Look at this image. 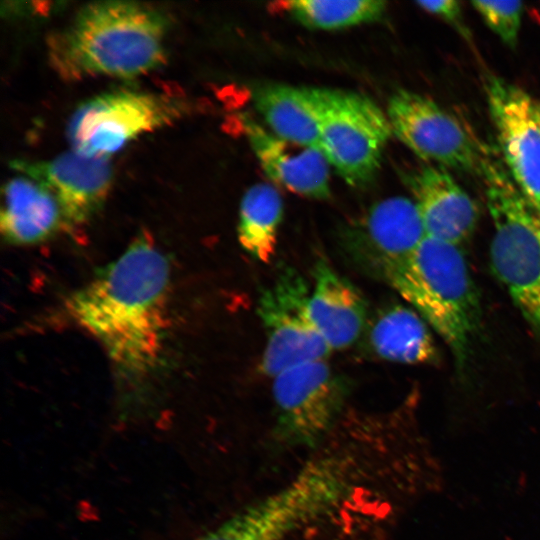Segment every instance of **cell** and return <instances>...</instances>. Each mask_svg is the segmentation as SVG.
I'll use <instances>...</instances> for the list:
<instances>
[{
	"instance_id": "1",
	"label": "cell",
	"mask_w": 540,
	"mask_h": 540,
	"mask_svg": "<svg viewBox=\"0 0 540 540\" xmlns=\"http://www.w3.org/2000/svg\"><path fill=\"white\" fill-rule=\"evenodd\" d=\"M170 265L146 237L133 241L65 300L69 318L102 345L115 371L141 384L158 368L168 328Z\"/></svg>"
},
{
	"instance_id": "2",
	"label": "cell",
	"mask_w": 540,
	"mask_h": 540,
	"mask_svg": "<svg viewBox=\"0 0 540 540\" xmlns=\"http://www.w3.org/2000/svg\"><path fill=\"white\" fill-rule=\"evenodd\" d=\"M167 18L151 5L89 3L48 44L50 63L63 78H133L165 59Z\"/></svg>"
},
{
	"instance_id": "3",
	"label": "cell",
	"mask_w": 540,
	"mask_h": 540,
	"mask_svg": "<svg viewBox=\"0 0 540 540\" xmlns=\"http://www.w3.org/2000/svg\"><path fill=\"white\" fill-rule=\"evenodd\" d=\"M391 285L462 366L480 321L477 289L459 245L426 236Z\"/></svg>"
},
{
	"instance_id": "4",
	"label": "cell",
	"mask_w": 540,
	"mask_h": 540,
	"mask_svg": "<svg viewBox=\"0 0 540 540\" xmlns=\"http://www.w3.org/2000/svg\"><path fill=\"white\" fill-rule=\"evenodd\" d=\"M481 174L493 227L491 266L524 319L540 333V213L498 161L485 157Z\"/></svg>"
},
{
	"instance_id": "5",
	"label": "cell",
	"mask_w": 540,
	"mask_h": 540,
	"mask_svg": "<svg viewBox=\"0 0 540 540\" xmlns=\"http://www.w3.org/2000/svg\"><path fill=\"white\" fill-rule=\"evenodd\" d=\"M353 483V464L347 457H318L284 487L245 507L198 540H284L334 510L350 494Z\"/></svg>"
},
{
	"instance_id": "6",
	"label": "cell",
	"mask_w": 540,
	"mask_h": 540,
	"mask_svg": "<svg viewBox=\"0 0 540 540\" xmlns=\"http://www.w3.org/2000/svg\"><path fill=\"white\" fill-rule=\"evenodd\" d=\"M319 120V149L353 187L369 184L392 135L387 115L369 97L338 89L313 88Z\"/></svg>"
},
{
	"instance_id": "7",
	"label": "cell",
	"mask_w": 540,
	"mask_h": 540,
	"mask_svg": "<svg viewBox=\"0 0 540 540\" xmlns=\"http://www.w3.org/2000/svg\"><path fill=\"white\" fill-rule=\"evenodd\" d=\"M184 101L138 90H116L88 99L67 128L72 150L90 158H108L143 133L184 115Z\"/></svg>"
},
{
	"instance_id": "8",
	"label": "cell",
	"mask_w": 540,
	"mask_h": 540,
	"mask_svg": "<svg viewBox=\"0 0 540 540\" xmlns=\"http://www.w3.org/2000/svg\"><path fill=\"white\" fill-rule=\"evenodd\" d=\"M309 299L306 281L291 267L282 268L261 292L257 313L266 334L263 374L274 378L293 366L325 360L332 351L312 320Z\"/></svg>"
},
{
	"instance_id": "9",
	"label": "cell",
	"mask_w": 540,
	"mask_h": 540,
	"mask_svg": "<svg viewBox=\"0 0 540 540\" xmlns=\"http://www.w3.org/2000/svg\"><path fill=\"white\" fill-rule=\"evenodd\" d=\"M350 384L325 360L293 366L273 378L276 429L283 440L312 446L340 415Z\"/></svg>"
},
{
	"instance_id": "10",
	"label": "cell",
	"mask_w": 540,
	"mask_h": 540,
	"mask_svg": "<svg viewBox=\"0 0 540 540\" xmlns=\"http://www.w3.org/2000/svg\"><path fill=\"white\" fill-rule=\"evenodd\" d=\"M426 236L415 202L396 196L374 204L344 233L342 247L361 272L389 284Z\"/></svg>"
},
{
	"instance_id": "11",
	"label": "cell",
	"mask_w": 540,
	"mask_h": 540,
	"mask_svg": "<svg viewBox=\"0 0 540 540\" xmlns=\"http://www.w3.org/2000/svg\"><path fill=\"white\" fill-rule=\"evenodd\" d=\"M394 134L419 158L465 172L482 170L484 158L462 124L432 99L399 89L386 112Z\"/></svg>"
},
{
	"instance_id": "12",
	"label": "cell",
	"mask_w": 540,
	"mask_h": 540,
	"mask_svg": "<svg viewBox=\"0 0 540 540\" xmlns=\"http://www.w3.org/2000/svg\"><path fill=\"white\" fill-rule=\"evenodd\" d=\"M486 91L505 167L540 213V121L536 99L497 77L488 80Z\"/></svg>"
},
{
	"instance_id": "13",
	"label": "cell",
	"mask_w": 540,
	"mask_h": 540,
	"mask_svg": "<svg viewBox=\"0 0 540 540\" xmlns=\"http://www.w3.org/2000/svg\"><path fill=\"white\" fill-rule=\"evenodd\" d=\"M10 165L53 194L67 227L84 224L97 212L112 181L108 158H90L73 150L47 161L14 160Z\"/></svg>"
},
{
	"instance_id": "14",
	"label": "cell",
	"mask_w": 540,
	"mask_h": 540,
	"mask_svg": "<svg viewBox=\"0 0 540 540\" xmlns=\"http://www.w3.org/2000/svg\"><path fill=\"white\" fill-rule=\"evenodd\" d=\"M406 181L428 236L459 246L470 237L476 205L446 168L425 164L408 173Z\"/></svg>"
},
{
	"instance_id": "15",
	"label": "cell",
	"mask_w": 540,
	"mask_h": 540,
	"mask_svg": "<svg viewBox=\"0 0 540 540\" xmlns=\"http://www.w3.org/2000/svg\"><path fill=\"white\" fill-rule=\"evenodd\" d=\"M243 124L259 163L274 182L309 198L330 196V165L319 149L281 139L248 117Z\"/></svg>"
},
{
	"instance_id": "16",
	"label": "cell",
	"mask_w": 540,
	"mask_h": 540,
	"mask_svg": "<svg viewBox=\"0 0 540 540\" xmlns=\"http://www.w3.org/2000/svg\"><path fill=\"white\" fill-rule=\"evenodd\" d=\"M313 275L315 282L309 299L312 320L331 350L347 348L366 326L365 299L323 259L316 262Z\"/></svg>"
},
{
	"instance_id": "17",
	"label": "cell",
	"mask_w": 540,
	"mask_h": 540,
	"mask_svg": "<svg viewBox=\"0 0 540 540\" xmlns=\"http://www.w3.org/2000/svg\"><path fill=\"white\" fill-rule=\"evenodd\" d=\"M0 226L10 243L28 245L48 239L65 222L53 194L39 182L20 175L4 185Z\"/></svg>"
},
{
	"instance_id": "18",
	"label": "cell",
	"mask_w": 540,
	"mask_h": 540,
	"mask_svg": "<svg viewBox=\"0 0 540 540\" xmlns=\"http://www.w3.org/2000/svg\"><path fill=\"white\" fill-rule=\"evenodd\" d=\"M428 323L413 308L389 304L372 319L367 346L377 358L404 364H436L439 353Z\"/></svg>"
},
{
	"instance_id": "19",
	"label": "cell",
	"mask_w": 540,
	"mask_h": 540,
	"mask_svg": "<svg viewBox=\"0 0 540 540\" xmlns=\"http://www.w3.org/2000/svg\"><path fill=\"white\" fill-rule=\"evenodd\" d=\"M253 102L274 135L319 149L320 129L313 88L267 84L254 91Z\"/></svg>"
},
{
	"instance_id": "20",
	"label": "cell",
	"mask_w": 540,
	"mask_h": 540,
	"mask_svg": "<svg viewBox=\"0 0 540 540\" xmlns=\"http://www.w3.org/2000/svg\"><path fill=\"white\" fill-rule=\"evenodd\" d=\"M283 217V201L269 184L251 186L240 203L238 241L253 259L268 263L276 249L278 229Z\"/></svg>"
},
{
	"instance_id": "21",
	"label": "cell",
	"mask_w": 540,
	"mask_h": 540,
	"mask_svg": "<svg viewBox=\"0 0 540 540\" xmlns=\"http://www.w3.org/2000/svg\"><path fill=\"white\" fill-rule=\"evenodd\" d=\"M287 9L308 28L334 30L378 20L386 10V2L295 0L287 3Z\"/></svg>"
},
{
	"instance_id": "22",
	"label": "cell",
	"mask_w": 540,
	"mask_h": 540,
	"mask_svg": "<svg viewBox=\"0 0 540 540\" xmlns=\"http://www.w3.org/2000/svg\"><path fill=\"white\" fill-rule=\"evenodd\" d=\"M471 5L507 46H516L524 12L521 1H472Z\"/></svg>"
},
{
	"instance_id": "23",
	"label": "cell",
	"mask_w": 540,
	"mask_h": 540,
	"mask_svg": "<svg viewBox=\"0 0 540 540\" xmlns=\"http://www.w3.org/2000/svg\"><path fill=\"white\" fill-rule=\"evenodd\" d=\"M417 5L426 12L438 16L450 24L457 27L462 25V9L459 1H418Z\"/></svg>"
},
{
	"instance_id": "24",
	"label": "cell",
	"mask_w": 540,
	"mask_h": 540,
	"mask_svg": "<svg viewBox=\"0 0 540 540\" xmlns=\"http://www.w3.org/2000/svg\"><path fill=\"white\" fill-rule=\"evenodd\" d=\"M536 110L540 121V99H536Z\"/></svg>"
}]
</instances>
